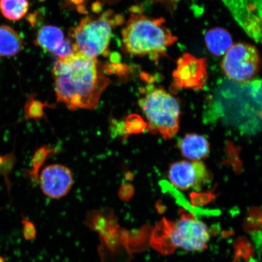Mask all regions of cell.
<instances>
[{
    "instance_id": "cell-1",
    "label": "cell",
    "mask_w": 262,
    "mask_h": 262,
    "mask_svg": "<svg viewBox=\"0 0 262 262\" xmlns=\"http://www.w3.org/2000/svg\"><path fill=\"white\" fill-rule=\"evenodd\" d=\"M52 74L57 100L72 111L95 109L110 83L97 59L80 52L58 58Z\"/></svg>"
},
{
    "instance_id": "cell-2",
    "label": "cell",
    "mask_w": 262,
    "mask_h": 262,
    "mask_svg": "<svg viewBox=\"0 0 262 262\" xmlns=\"http://www.w3.org/2000/svg\"><path fill=\"white\" fill-rule=\"evenodd\" d=\"M165 22L163 18L131 14L122 32L124 51L133 56H149L155 60L165 55L167 49L178 40Z\"/></svg>"
},
{
    "instance_id": "cell-3",
    "label": "cell",
    "mask_w": 262,
    "mask_h": 262,
    "mask_svg": "<svg viewBox=\"0 0 262 262\" xmlns=\"http://www.w3.org/2000/svg\"><path fill=\"white\" fill-rule=\"evenodd\" d=\"M139 105L147 121L150 133L164 140L171 139L180 127V106L176 98L162 88L147 86Z\"/></svg>"
},
{
    "instance_id": "cell-4",
    "label": "cell",
    "mask_w": 262,
    "mask_h": 262,
    "mask_svg": "<svg viewBox=\"0 0 262 262\" xmlns=\"http://www.w3.org/2000/svg\"><path fill=\"white\" fill-rule=\"evenodd\" d=\"M123 21L122 16L106 11L98 18L87 16L70 32V39L78 52L88 57L97 58L108 54L113 28Z\"/></svg>"
},
{
    "instance_id": "cell-5",
    "label": "cell",
    "mask_w": 262,
    "mask_h": 262,
    "mask_svg": "<svg viewBox=\"0 0 262 262\" xmlns=\"http://www.w3.org/2000/svg\"><path fill=\"white\" fill-rule=\"evenodd\" d=\"M261 57L256 47L245 42L232 45L221 61L223 71L237 83L251 81L259 73Z\"/></svg>"
},
{
    "instance_id": "cell-6",
    "label": "cell",
    "mask_w": 262,
    "mask_h": 262,
    "mask_svg": "<svg viewBox=\"0 0 262 262\" xmlns=\"http://www.w3.org/2000/svg\"><path fill=\"white\" fill-rule=\"evenodd\" d=\"M166 237L173 248L195 251L207 247L209 234L204 223L191 216L183 215L175 224H171Z\"/></svg>"
},
{
    "instance_id": "cell-7",
    "label": "cell",
    "mask_w": 262,
    "mask_h": 262,
    "mask_svg": "<svg viewBox=\"0 0 262 262\" xmlns=\"http://www.w3.org/2000/svg\"><path fill=\"white\" fill-rule=\"evenodd\" d=\"M171 90H202L208 79L207 60L184 53L177 61L172 73Z\"/></svg>"
},
{
    "instance_id": "cell-8",
    "label": "cell",
    "mask_w": 262,
    "mask_h": 262,
    "mask_svg": "<svg viewBox=\"0 0 262 262\" xmlns=\"http://www.w3.org/2000/svg\"><path fill=\"white\" fill-rule=\"evenodd\" d=\"M249 37L262 45V0H222Z\"/></svg>"
},
{
    "instance_id": "cell-9",
    "label": "cell",
    "mask_w": 262,
    "mask_h": 262,
    "mask_svg": "<svg viewBox=\"0 0 262 262\" xmlns=\"http://www.w3.org/2000/svg\"><path fill=\"white\" fill-rule=\"evenodd\" d=\"M168 178L177 188L198 189L209 184L211 182L212 175L204 163L183 160L170 165Z\"/></svg>"
},
{
    "instance_id": "cell-10",
    "label": "cell",
    "mask_w": 262,
    "mask_h": 262,
    "mask_svg": "<svg viewBox=\"0 0 262 262\" xmlns=\"http://www.w3.org/2000/svg\"><path fill=\"white\" fill-rule=\"evenodd\" d=\"M73 182L71 170L58 164L46 167L40 176L41 191L51 199H59L67 195Z\"/></svg>"
},
{
    "instance_id": "cell-11",
    "label": "cell",
    "mask_w": 262,
    "mask_h": 262,
    "mask_svg": "<svg viewBox=\"0 0 262 262\" xmlns=\"http://www.w3.org/2000/svg\"><path fill=\"white\" fill-rule=\"evenodd\" d=\"M180 152L185 158L192 161H201L209 152V143L205 137L196 134L186 135L178 143Z\"/></svg>"
},
{
    "instance_id": "cell-12",
    "label": "cell",
    "mask_w": 262,
    "mask_h": 262,
    "mask_svg": "<svg viewBox=\"0 0 262 262\" xmlns=\"http://www.w3.org/2000/svg\"><path fill=\"white\" fill-rule=\"evenodd\" d=\"M206 48L215 57L224 55L232 46V38L227 29L217 27L209 29L205 33Z\"/></svg>"
},
{
    "instance_id": "cell-13",
    "label": "cell",
    "mask_w": 262,
    "mask_h": 262,
    "mask_svg": "<svg viewBox=\"0 0 262 262\" xmlns=\"http://www.w3.org/2000/svg\"><path fill=\"white\" fill-rule=\"evenodd\" d=\"M64 40V35L61 29L57 26H42L36 35L34 43L45 51L53 52L61 47Z\"/></svg>"
},
{
    "instance_id": "cell-14",
    "label": "cell",
    "mask_w": 262,
    "mask_h": 262,
    "mask_svg": "<svg viewBox=\"0 0 262 262\" xmlns=\"http://www.w3.org/2000/svg\"><path fill=\"white\" fill-rule=\"evenodd\" d=\"M23 47L24 41L17 31L8 26H0V56H15Z\"/></svg>"
},
{
    "instance_id": "cell-15",
    "label": "cell",
    "mask_w": 262,
    "mask_h": 262,
    "mask_svg": "<svg viewBox=\"0 0 262 262\" xmlns=\"http://www.w3.org/2000/svg\"><path fill=\"white\" fill-rule=\"evenodd\" d=\"M29 9L28 0H0V11L9 20H20L27 14Z\"/></svg>"
},
{
    "instance_id": "cell-16",
    "label": "cell",
    "mask_w": 262,
    "mask_h": 262,
    "mask_svg": "<svg viewBox=\"0 0 262 262\" xmlns=\"http://www.w3.org/2000/svg\"><path fill=\"white\" fill-rule=\"evenodd\" d=\"M52 151H54L53 149H51L50 147L44 146L41 147L34 154L32 160L31 168L28 171L29 177L33 182H37L38 179L39 170Z\"/></svg>"
},
{
    "instance_id": "cell-17",
    "label": "cell",
    "mask_w": 262,
    "mask_h": 262,
    "mask_svg": "<svg viewBox=\"0 0 262 262\" xmlns=\"http://www.w3.org/2000/svg\"><path fill=\"white\" fill-rule=\"evenodd\" d=\"M45 104L35 100L34 97L29 98L25 106V116L27 119H40L44 116Z\"/></svg>"
},
{
    "instance_id": "cell-18",
    "label": "cell",
    "mask_w": 262,
    "mask_h": 262,
    "mask_svg": "<svg viewBox=\"0 0 262 262\" xmlns=\"http://www.w3.org/2000/svg\"><path fill=\"white\" fill-rule=\"evenodd\" d=\"M248 90L262 117V79L247 82Z\"/></svg>"
},
{
    "instance_id": "cell-19",
    "label": "cell",
    "mask_w": 262,
    "mask_h": 262,
    "mask_svg": "<svg viewBox=\"0 0 262 262\" xmlns=\"http://www.w3.org/2000/svg\"><path fill=\"white\" fill-rule=\"evenodd\" d=\"M147 123L137 115H132L127 118L126 123V132L128 134H137L145 129Z\"/></svg>"
},
{
    "instance_id": "cell-20",
    "label": "cell",
    "mask_w": 262,
    "mask_h": 262,
    "mask_svg": "<svg viewBox=\"0 0 262 262\" xmlns=\"http://www.w3.org/2000/svg\"><path fill=\"white\" fill-rule=\"evenodd\" d=\"M77 52V49L73 41L71 39H64L61 47L52 54L56 55L59 59H61L70 57Z\"/></svg>"
},
{
    "instance_id": "cell-21",
    "label": "cell",
    "mask_w": 262,
    "mask_h": 262,
    "mask_svg": "<svg viewBox=\"0 0 262 262\" xmlns=\"http://www.w3.org/2000/svg\"><path fill=\"white\" fill-rule=\"evenodd\" d=\"M23 231L26 240L31 241L34 239L36 235V230L34 224L26 218L22 219Z\"/></svg>"
},
{
    "instance_id": "cell-22",
    "label": "cell",
    "mask_w": 262,
    "mask_h": 262,
    "mask_svg": "<svg viewBox=\"0 0 262 262\" xmlns=\"http://www.w3.org/2000/svg\"><path fill=\"white\" fill-rule=\"evenodd\" d=\"M0 262H5V258L0 256Z\"/></svg>"
},
{
    "instance_id": "cell-23",
    "label": "cell",
    "mask_w": 262,
    "mask_h": 262,
    "mask_svg": "<svg viewBox=\"0 0 262 262\" xmlns=\"http://www.w3.org/2000/svg\"><path fill=\"white\" fill-rule=\"evenodd\" d=\"M261 262H262V261H261Z\"/></svg>"
}]
</instances>
